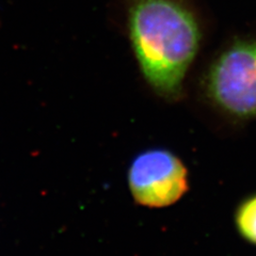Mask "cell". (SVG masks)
Wrapping results in <instances>:
<instances>
[{
  "mask_svg": "<svg viewBox=\"0 0 256 256\" xmlns=\"http://www.w3.org/2000/svg\"><path fill=\"white\" fill-rule=\"evenodd\" d=\"M212 100L228 114L256 116V42L236 43L214 63L207 77Z\"/></svg>",
  "mask_w": 256,
  "mask_h": 256,
  "instance_id": "7a4b0ae2",
  "label": "cell"
},
{
  "mask_svg": "<svg viewBox=\"0 0 256 256\" xmlns=\"http://www.w3.org/2000/svg\"><path fill=\"white\" fill-rule=\"evenodd\" d=\"M124 27L141 73L157 94L178 98L201 41L182 0H123Z\"/></svg>",
  "mask_w": 256,
  "mask_h": 256,
  "instance_id": "6da1fadb",
  "label": "cell"
},
{
  "mask_svg": "<svg viewBox=\"0 0 256 256\" xmlns=\"http://www.w3.org/2000/svg\"><path fill=\"white\" fill-rule=\"evenodd\" d=\"M236 224L242 236L256 244V196L240 205L236 214Z\"/></svg>",
  "mask_w": 256,
  "mask_h": 256,
  "instance_id": "277c9868",
  "label": "cell"
},
{
  "mask_svg": "<svg viewBox=\"0 0 256 256\" xmlns=\"http://www.w3.org/2000/svg\"><path fill=\"white\" fill-rule=\"evenodd\" d=\"M128 182L136 202L155 208L178 202L188 189L186 168L164 150H146L136 157Z\"/></svg>",
  "mask_w": 256,
  "mask_h": 256,
  "instance_id": "3957f363",
  "label": "cell"
}]
</instances>
